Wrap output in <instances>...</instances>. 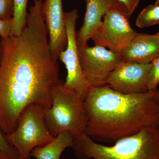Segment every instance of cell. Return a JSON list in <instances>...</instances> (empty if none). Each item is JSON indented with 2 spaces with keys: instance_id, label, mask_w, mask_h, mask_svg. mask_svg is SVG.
I'll return each mask as SVG.
<instances>
[{
  "instance_id": "3957f363",
  "label": "cell",
  "mask_w": 159,
  "mask_h": 159,
  "mask_svg": "<svg viewBox=\"0 0 159 159\" xmlns=\"http://www.w3.org/2000/svg\"><path fill=\"white\" fill-rule=\"evenodd\" d=\"M71 147L80 159H159V128L145 127L110 146L85 133L74 139Z\"/></svg>"
},
{
  "instance_id": "5bb4252c",
  "label": "cell",
  "mask_w": 159,
  "mask_h": 159,
  "mask_svg": "<svg viewBox=\"0 0 159 159\" xmlns=\"http://www.w3.org/2000/svg\"><path fill=\"white\" fill-rule=\"evenodd\" d=\"M28 0H14V12L13 29L11 34L19 35L25 29L26 24Z\"/></svg>"
},
{
  "instance_id": "8fae6325",
  "label": "cell",
  "mask_w": 159,
  "mask_h": 159,
  "mask_svg": "<svg viewBox=\"0 0 159 159\" xmlns=\"http://www.w3.org/2000/svg\"><path fill=\"white\" fill-rule=\"evenodd\" d=\"M86 4L83 24L78 32H76L77 47L80 48L88 46L89 40L101 26L102 18L107 11L117 9L128 14L126 7L118 0H86Z\"/></svg>"
},
{
  "instance_id": "4fadbf2b",
  "label": "cell",
  "mask_w": 159,
  "mask_h": 159,
  "mask_svg": "<svg viewBox=\"0 0 159 159\" xmlns=\"http://www.w3.org/2000/svg\"><path fill=\"white\" fill-rule=\"evenodd\" d=\"M74 140L69 132H62L46 145L34 148L31 156L36 159H60L65 149L72 147Z\"/></svg>"
},
{
  "instance_id": "9a60e30c",
  "label": "cell",
  "mask_w": 159,
  "mask_h": 159,
  "mask_svg": "<svg viewBox=\"0 0 159 159\" xmlns=\"http://www.w3.org/2000/svg\"><path fill=\"white\" fill-rule=\"evenodd\" d=\"M159 24V7L150 5L144 8L137 18L136 25L140 28L154 25Z\"/></svg>"
},
{
  "instance_id": "9c48e42d",
  "label": "cell",
  "mask_w": 159,
  "mask_h": 159,
  "mask_svg": "<svg viewBox=\"0 0 159 159\" xmlns=\"http://www.w3.org/2000/svg\"><path fill=\"white\" fill-rule=\"evenodd\" d=\"M151 63L124 62L110 74L106 84L121 93L140 94L148 91L147 77Z\"/></svg>"
},
{
  "instance_id": "e0dca14e",
  "label": "cell",
  "mask_w": 159,
  "mask_h": 159,
  "mask_svg": "<svg viewBox=\"0 0 159 159\" xmlns=\"http://www.w3.org/2000/svg\"><path fill=\"white\" fill-rule=\"evenodd\" d=\"M151 63V67L147 77L148 91L157 89L159 84V56Z\"/></svg>"
},
{
  "instance_id": "5b68a950",
  "label": "cell",
  "mask_w": 159,
  "mask_h": 159,
  "mask_svg": "<svg viewBox=\"0 0 159 159\" xmlns=\"http://www.w3.org/2000/svg\"><path fill=\"white\" fill-rule=\"evenodd\" d=\"M6 136L16 149L18 159H30L34 148L46 145L54 138L46 125L43 108L35 103L24 109L16 128Z\"/></svg>"
},
{
  "instance_id": "ba28073f",
  "label": "cell",
  "mask_w": 159,
  "mask_h": 159,
  "mask_svg": "<svg viewBox=\"0 0 159 159\" xmlns=\"http://www.w3.org/2000/svg\"><path fill=\"white\" fill-rule=\"evenodd\" d=\"M79 17L77 9L64 12L67 44L65 50L61 52L58 59L65 66L67 75L64 85L74 90L85 99L90 88L87 84L80 63L76 41V25Z\"/></svg>"
},
{
  "instance_id": "ffe728a7",
  "label": "cell",
  "mask_w": 159,
  "mask_h": 159,
  "mask_svg": "<svg viewBox=\"0 0 159 159\" xmlns=\"http://www.w3.org/2000/svg\"><path fill=\"white\" fill-rule=\"evenodd\" d=\"M125 6L128 11L129 17L139 6L140 0H118Z\"/></svg>"
},
{
  "instance_id": "44dd1931",
  "label": "cell",
  "mask_w": 159,
  "mask_h": 159,
  "mask_svg": "<svg viewBox=\"0 0 159 159\" xmlns=\"http://www.w3.org/2000/svg\"><path fill=\"white\" fill-rule=\"evenodd\" d=\"M155 4L157 6H158L159 7V0H157L155 3Z\"/></svg>"
},
{
  "instance_id": "7c38bea8",
  "label": "cell",
  "mask_w": 159,
  "mask_h": 159,
  "mask_svg": "<svg viewBox=\"0 0 159 159\" xmlns=\"http://www.w3.org/2000/svg\"><path fill=\"white\" fill-rule=\"evenodd\" d=\"M124 62L151 63L159 56V38L157 34L138 33L119 53Z\"/></svg>"
},
{
  "instance_id": "7402d4cb",
  "label": "cell",
  "mask_w": 159,
  "mask_h": 159,
  "mask_svg": "<svg viewBox=\"0 0 159 159\" xmlns=\"http://www.w3.org/2000/svg\"><path fill=\"white\" fill-rule=\"evenodd\" d=\"M156 34L157 35L158 37L159 38V32H158V33H157V34Z\"/></svg>"
},
{
  "instance_id": "8992f818",
  "label": "cell",
  "mask_w": 159,
  "mask_h": 159,
  "mask_svg": "<svg viewBox=\"0 0 159 159\" xmlns=\"http://www.w3.org/2000/svg\"><path fill=\"white\" fill-rule=\"evenodd\" d=\"M78 54L84 77L89 88L106 85L110 74L123 62L119 53L101 46L78 47Z\"/></svg>"
},
{
  "instance_id": "52a82bcc",
  "label": "cell",
  "mask_w": 159,
  "mask_h": 159,
  "mask_svg": "<svg viewBox=\"0 0 159 159\" xmlns=\"http://www.w3.org/2000/svg\"><path fill=\"white\" fill-rule=\"evenodd\" d=\"M129 18L126 12L118 9L107 11L101 26L91 38L95 45L120 53L138 34L131 27Z\"/></svg>"
},
{
  "instance_id": "6da1fadb",
  "label": "cell",
  "mask_w": 159,
  "mask_h": 159,
  "mask_svg": "<svg viewBox=\"0 0 159 159\" xmlns=\"http://www.w3.org/2000/svg\"><path fill=\"white\" fill-rule=\"evenodd\" d=\"M43 2L34 0L19 35L0 39V128L6 134L15 129L28 106L51 107L52 89L61 81L49 47Z\"/></svg>"
},
{
  "instance_id": "d6986e66",
  "label": "cell",
  "mask_w": 159,
  "mask_h": 159,
  "mask_svg": "<svg viewBox=\"0 0 159 159\" xmlns=\"http://www.w3.org/2000/svg\"><path fill=\"white\" fill-rule=\"evenodd\" d=\"M13 18L9 20L0 19V36L7 37L12 33L13 29Z\"/></svg>"
},
{
  "instance_id": "277c9868",
  "label": "cell",
  "mask_w": 159,
  "mask_h": 159,
  "mask_svg": "<svg viewBox=\"0 0 159 159\" xmlns=\"http://www.w3.org/2000/svg\"><path fill=\"white\" fill-rule=\"evenodd\" d=\"M51 107L43 108L47 128L53 136L68 131L74 139L86 133L88 116L84 99L61 80L52 90Z\"/></svg>"
},
{
  "instance_id": "7a4b0ae2",
  "label": "cell",
  "mask_w": 159,
  "mask_h": 159,
  "mask_svg": "<svg viewBox=\"0 0 159 159\" xmlns=\"http://www.w3.org/2000/svg\"><path fill=\"white\" fill-rule=\"evenodd\" d=\"M88 122L86 134L93 139L115 142L145 127L159 128V89L121 93L106 84L91 87L84 99Z\"/></svg>"
},
{
  "instance_id": "2e32d148",
  "label": "cell",
  "mask_w": 159,
  "mask_h": 159,
  "mask_svg": "<svg viewBox=\"0 0 159 159\" xmlns=\"http://www.w3.org/2000/svg\"><path fill=\"white\" fill-rule=\"evenodd\" d=\"M0 128V159H18L15 148L11 145Z\"/></svg>"
},
{
  "instance_id": "30bf717a",
  "label": "cell",
  "mask_w": 159,
  "mask_h": 159,
  "mask_svg": "<svg viewBox=\"0 0 159 159\" xmlns=\"http://www.w3.org/2000/svg\"><path fill=\"white\" fill-rule=\"evenodd\" d=\"M42 11L48 34L49 44L52 57L57 61L67 44L62 0H45Z\"/></svg>"
},
{
  "instance_id": "ac0fdd59",
  "label": "cell",
  "mask_w": 159,
  "mask_h": 159,
  "mask_svg": "<svg viewBox=\"0 0 159 159\" xmlns=\"http://www.w3.org/2000/svg\"><path fill=\"white\" fill-rule=\"evenodd\" d=\"M14 12V0H0V19L12 18Z\"/></svg>"
}]
</instances>
